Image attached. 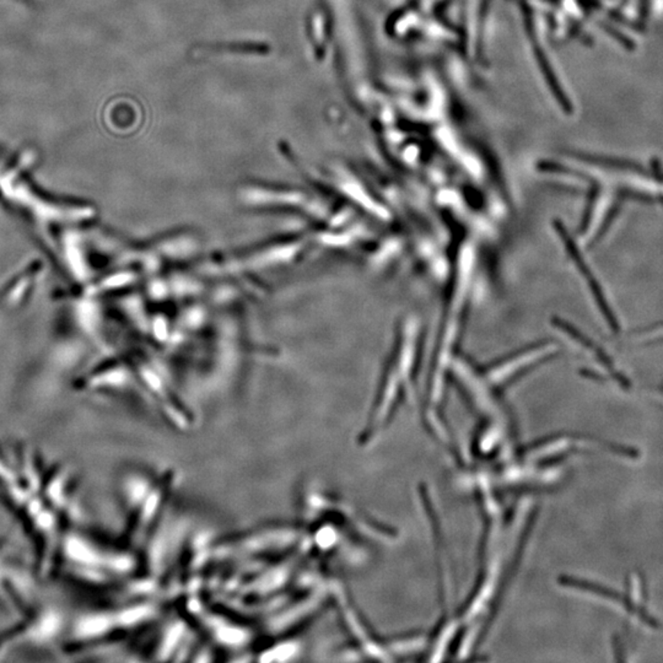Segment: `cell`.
Masks as SVG:
<instances>
[{"mask_svg": "<svg viewBox=\"0 0 663 663\" xmlns=\"http://www.w3.org/2000/svg\"><path fill=\"white\" fill-rule=\"evenodd\" d=\"M554 349L555 347L552 343L537 344L534 347L512 354L509 358L502 359L500 361L490 363L488 368H485L480 375L483 379L486 381V386L491 388H500L511 384L514 379H517L518 375L526 373L532 366L552 357Z\"/></svg>", "mask_w": 663, "mask_h": 663, "instance_id": "obj_1", "label": "cell"}, {"mask_svg": "<svg viewBox=\"0 0 663 663\" xmlns=\"http://www.w3.org/2000/svg\"><path fill=\"white\" fill-rule=\"evenodd\" d=\"M555 230L558 232L559 237H562V240H563L564 247L566 249L568 257L574 262L575 267L578 268L579 273L584 277L586 283L589 285L591 294L594 296V300L598 306L602 316L605 317L607 325L609 326L611 331L614 334H618L621 332V325L616 320L614 312L612 311L611 305L608 304V301L605 299V293H603V289L598 283V280L596 279V277L589 268V264L586 263L584 256L581 254L579 248L576 246L574 238L568 235L566 229L563 227V224L560 221L555 222Z\"/></svg>", "mask_w": 663, "mask_h": 663, "instance_id": "obj_2", "label": "cell"}, {"mask_svg": "<svg viewBox=\"0 0 663 663\" xmlns=\"http://www.w3.org/2000/svg\"><path fill=\"white\" fill-rule=\"evenodd\" d=\"M642 597H644V591H642V581L640 575L630 574L628 579V603L630 607L632 616H637L640 621H644L646 625L651 628H657V621L653 619V616H648V612L644 609L642 607Z\"/></svg>", "mask_w": 663, "mask_h": 663, "instance_id": "obj_3", "label": "cell"}, {"mask_svg": "<svg viewBox=\"0 0 663 663\" xmlns=\"http://www.w3.org/2000/svg\"><path fill=\"white\" fill-rule=\"evenodd\" d=\"M618 198L621 200H637V202L648 203V204H653V203H661V204H663V197H655V195H646V193L629 190V188H621V190H619V192H618Z\"/></svg>", "mask_w": 663, "mask_h": 663, "instance_id": "obj_4", "label": "cell"}, {"mask_svg": "<svg viewBox=\"0 0 663 663\" xmlns=\"http://www.w3.org/2000/svg\"><path fill=\"white\" fill-rule=\"evenodd\" d=\"M651 169H653V176L658 179V182L663 183V167L661 161L657 158H653V163H651Z\"/></svg>", "mask_w": 663, "mask_h": 663, "instance_id": "obj_5", "label": "cell"}, {"mask_svg": "<svg viewBox=\"0 0 663 663\" xmlns=\"http://www.w3.org/2000/svg\"><path fill=\"white\" fill-rule=\"evenodd\" d=\"M656 333H663V323H661V325H656V326L650 327V328H648V329H645V331H641L640 333H637V336H641V334L648 336V334H656Z\"/></svg>", "mask_w": 663, "mask_h": 663, "instance_id": "obj_6", "label": "cell"}]
</instances>
